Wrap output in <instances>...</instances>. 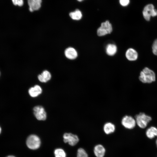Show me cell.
Segmentation results:
<instances>
[{"label":"cell","instance_id":"cell-6","mask_svg":"<svg viewBox=\"0 0 157 157\" xmlns=\"http://www.w3.org/2000/svg\"><path fill=\"white\" fill-rule=\"evenodd\" d=\"M33 114L36 118L39 120L44 121L47 118V114L44 109L42 106H37L33 109Z\"/></svg>","mask_w":157,"mask_h":157},{"label":"cell","instance_id":"cell-19","mask_svg":"<svg viewBox=\"0 0 157 157\" xmlns=\"http://www.w3.org/2000/svg\"><path fill=\"white\" fill-rule=\"evenodd\" d=\"M55 157H66V154L64 151L61 149H57L54 151Z\"/></svg>","mask_w":157,"mask_h":157},{"label":"cell","instance_id":"cell-20","mask_svg":"<svg viewBox=\"0 0 157 157\" xmlns=\"http://www.w3.org/2000/svg\"><path fill=\"white\" fill-rule=\"evenodd\" d=\"M77 157H88L85 150L82 148H80L78 150Z\"/></svg>","mask_w":157,"mask_h":157},{"label":"cell","instance_id":"cell-5","mask_svg":"<svg viewBox=\"0 0 157 157\" xmlns=\"http://www.w3.org/2000/svg\"><path fill=\"white\" fill-rule=\"evenodd\" d=\"M111 24L107 20L101 23V26L97 30V34L99 36H102L110 33L112 31Z\"/></svg>","mask_w":157,"mask_h":157},{"label":"cell","instance_id":"cell-18","mask_svg":"<svg viewBox=\"0 0 157 157\" xmlns=\"http://www.w3.org/2000/svg\"><path fill=\"white\" fill-rule=\"evenodd\" d=\"M69 15L72 19L76 20L81 19L82 17L81 11L78 9H76L74 11L70 12Z\"/></svg>","mask_w":157,"mask_h":157},{"label":"cell","instance_id":"cell-3","mask_svg":"<svg viewBox=\"0 0 157 157\" xmlns=\"http://www.w3.org/2000/svg\"><path fill=\"white\" fill-rule=\"evenodd\" d=\"M136 122L138 126L141 128H145L148 123L151 120V117L144 113H140L135 117Z\"/></svg>","mask_w":157,"mask_h":157},{"label":"cell","instance_id":"cell-11","mask_svg":"<svg viewBox=\"0 0 157 157\" xmlns=\"http://www.w3.org/2000/svg\"><path fill=\"white\" fill-rule=\"evenodd\" d=\"M66 57L70 59H74L77 56L78 53L76 50L73 48L69 47L66 49L65 51Z\"/></svg>","mask_w":157,"mask_h":157},{"label":"cell","instance_id":"cell-2","mask_svg":"<svg viewBox=\"0 0 157 157\" xmlns=\"http://www.w3.org/2000/svg\"><path fill=\"white\" fill-rule=\"evenodd\" d=\"M41 144L40 140L39 137L35 135H31L27 138L26 144L29 149L35 150L38 149Z\"/></svg>","mask_w":157,"mask_h":157},{"label":"cell","instance_id":"cell-15","mask_svg":"<svg viewBox=\"0 0 157 157\" xmlns=\"http://www.w3.org/2000/svg\"><path fill=\"white\" fill-rule=\"evenodd\" d=\"M115 130V126L111 122L106 123L103 126V130L105 133L109 134L113 133Z\"/></svg>","mask_w":157,"mask_h":157},{"label":"cell","instance_id":"cell-22","mask_svg":"<svg viewBox=\"0 0 157 157\" xmlns=\"http://www.w3.org/2000/svg\"><path fill=\"white\" fill-rule=\"evenodd\" d=\"M12 1L13 4L15 6H21L24 4L23 0H12Z\"/></svg>","mask_w":157,"mask_h":157},{"label":"cell","instance_id":"cell-8","mask_svg":"<svg viewBox=\"0 0 157 157\" xmlns=\"http://www.w3.org/2000/svg\"><path fill=\"white\" fill-rule=\"evenodd\" d=\"M64 141L65 143H68L70 145L74 146L79 141L78 136L70 133H65L63 135Z\"/></svg>","mask_w":157,"mask_h":157},{"label":"cell","instance_id":"cell-24","mask_svg":"<svg viewBox=\"0 0 157 157\" xmlns=\"http://www.w3.org/2000/svg\"><path fill=\"white\" fill-rule=\"evenodd\" d=\"M6 157H15L13 156L10 155V156H8Z\"/></svg>","mask_w":157,"mask_h":157},{"label":"cell","instance_id":"cell-27","mask_svg":"<svg viewBox=\"0 0 157 157\" xmlns=\"http://www.w3.org/2000/svg\"><path fill=\"white\" fill-rule=\"evenodd\" d=\"M156 145L157 146V140H156Z\"/></svg>","mask_w":157,"mask_h":157},{"label":"cell","instance_id":"cell-23","mask_svg":"<svg viewBox=\"0 0 157 157\" xmlns=\"http://www.w3.org/2000/svg\"><path fill=\"white\" fill-rule=\"evenodd\" d=\"M120 5L123 6H127L129 3L130 0H119Z\"/></svg>","mask_w":157,"mask_h":157},{"label":"cell","instance_id":"cell-14","mask_svg":"<svg viewBox=\"0 0 157 157\" xmlns=\"http://www.w3.org/2000/svg\"><path fill=\"white\" fill-rule=\"evenodd\" d=\"M51 78V75L49 72L47 70L43 71L41 74L38 76V79L41 82L46 83L49 81Z\"/></svg>","mask_w":157,"mask_h":157},{"label":"cell","instance_id":"cell-10","mask_svg":"<svg viewBox=\"0 0 157 157\" xmlns=\"http://www.w3.org/2000/svg\"><path fill=\"white\" fill-rule=\"evenodd\" d=\"M42 92V89L41 87L38 85H35L34 86L30 88L28 90L29 94L32 97H35L38 96Z\"/></svg>","mask_w":157,"mask_h":157},{"label":"cell","instance_id":"cell-16","mask_svg":"<svg viewBox=\"0 0 157 157\" xmlns=\"http://www.w3.org/2000/svg\"><path fill=\"white\" fill-rule=\"evenodd\" d=\"M117 51L116 46L113 44H109L107 45L106 48V51L107 54L109 56L114 55Z\"/></svg>","mask_w":157,"mask_h":157},{"label":"cell","instance_id":"cell-13","mask_svg":"<svg viewBox=\"0 0 157 157\" xmlns=\"http://www.w3.org/2000/svg\"><path fill=\"white\" fill-rule=\"evenodd\" d=\"M105 151L104 147L101 144L97 145L94 147V153L97 157H104Z\"/></svg>","mask_w":157,"mask_h":157},{"label":"cell","instance_id":"cell-12","mask_svg":"<svg viewBox=\"0 0 157 157\" xmlns=\"http://www.w3.org/2000/svg\"><path fill=\"white\" fill-rule=\"evenodd\" d=\"M126 58L130 61H134L137 60L138 57V53L134 49L129 48L126 53Z\"/></svg>","mask_w":157,"mask_h":157},{"label":"cell","instance_id":"cell-17","mask_svg":"<svg viewBox=\"0 0 157 157\" xmlns=\"http://www.w3.org/2000/svg\"><path fill=\"white\" fill-rule=\"evenodd\" d=\"M147 137L150 139H152L157 136V128L152 126L148 129L146 131Z\"/></svg>","mask_w":157,"mask_h":157},{"label":"cell","instance_id":"cell-1","mask_svg":"<svg viewBox=\"0 0 157 157\" xmlns=\"http://www.w3.org/2000/svg\"><path fill=\"white\" fill-rule=\"evenodd\" d=\"M154 72L148 67H145L140 73V81L143 83H150L155 80Z\"/></svg>","mask_w":157,"mask_h":157},{"label":"cell","instance_id":"cell-25","mask_svg":"<svg viewBox=\"0 0 157 157\" xmlns=\"http://www.w3.org/2000/svg\"><path fill=\"white\" fill-rule=\"evenodd\" d=\"M77 0L79 2H81L84 1V0Z\"/></svg>","mask_w":157,"mask_h":157},{"label":"cell","instance_id":"cell-4","mask_svg":"<svg viewBox=\"0 0 157 157\" xmlns=\"http://www.w3.org/2000/svg\"><path fill=\"white\" fill-rule=\"evenodd\" d=\"M142 14L144 19L149 21L151 17H155L157 15V10L154 8L152 4H148L146 5L143 9Z\"/></svg>","mask_w":157,"mask_h":157},{"label":"cell","instance_id":"cell-26","mask_svg":"<svg viewBox=\"0 0 157 157\" xmlns=\"http://www.w3.org/2000/svg\"><path fill=\"white\" fill-rule=\"evenodd\" d=\"M1 127L0 126V134L1 133Z\"/></svg>","mask_w":157,"mask_h":157},{"label":"cell","instance_id":"cell-7","mask_svg":"<svg viewBox=\"0 0 157 157\" xmlns=\"http://www.w3.org/2000/svg\"><path fill=\"white\" fill-rule=\"evenodd\" d=\"M121 122L124 127L128 129L133 128L136 123L135 120L132 117L127 115L123 117Z\"/></svg>","mask_w":157,"mask_h":157},{"label":"cell","instance_id":"cell-21","mask_svg":"<svg viewBox=\"0 0 157 157\" xmlns=\"http://www.w3.org/2000/svg\"><path fill=\"white\" fill-rule=\"evenodd\" d=\"M152 49L153 53L157 56V39L154 40L153 43Z\"/></svg>","mask_w":157,"mask_h":157},{"label":"cell","instance_id":"cell-9","mask_svg":"<svg viewBox=\"0 0 157 157\" xmlns=\"http://www.w3.org/2000/svg\"><path fill=\"white\" fill-rule=\"evenodd\" d=\"M42 0H28L29 10L31 12L39 10L41 6Z\"/></svg>","mask_w":157,"mask_h":157}]
</instances>
